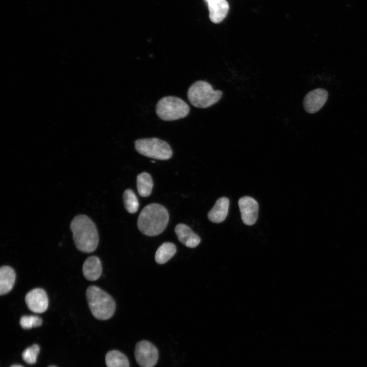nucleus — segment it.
I'll use <instances>...</instances> for the list:
<instances>
[{"mask_svg": "<svg viewBox=\"0 0 367 367\" xmlns=\"http://www.w3.org/2000/svg\"><path fill=\"white\" fill-rule=\"evenodd\" d=\"M169 221V214L166 208L158 203H151L145 206L140 212L137 221L140 231L147 236H156L166 228Z\"/></svg>", "mask_w": 367, "mask_h": 367, "instance_id": "f03ea898", "label": "nucleus"}, {"mask_svg": "<svg viewBox=\"0 0 367 367\" xmlns=\"http://www.w3.org/2000/svg\"><path fill=\"white\" fill-rule=\"evenodd\" d=\"M176 252V247L173 243H164L158 248L155 254V260L159 264H164L174 255Z\"/></svg>", "mask_w": 367, "mask_h": 367, "instance_id": "dca6fc26", "label": "nucleus"}, {"mask_svg": "<svg viewBox=\"0 0 367 367\" xmlns=\"http://www.w3.org/2000/svg\"><path fill=\"white\" fill-rule=\"evenodd\" d=\"M328 97L327 91L318 88L308 92L303 100L305 110L310 114L316 113L324 105Z\"/></svg>", "mask_w": 367, "mask_h": 367, "instance_id": "9d476101", "label": "nucleus"}, {"mask_svg": "<svg viewBox=\"0 0 367 367\" xmlns=\"http://www.w3.org/2000/svg\"><path fill=\"white\" fill-rule=\"evenodd\" d=\"M89 307L93 316L100 320H107L114 314L116 304L112 297L99 287L92 285L86 291Z\"/></svg>", "mask_w": 367, "mask_h": 367, "instance_id": "7ed1b4c3", "label": "nucleus"}, {"mask_svg": "<svg viewBox=\"0 0 367 367\" xmlns=\"http://www.w3.org/2000/svg\"><path fill=\"white\" fill-rule=\"evenodd\" d=\"M135 146L142 155L157 160H167L172 155L168 143L156 138L138 139L135 141Z\"/></svg>", "mask_w": 367, "mask_h": 367, "instance_id": "423d86ee", "label": "nucleus"}, {"mask_svg": "<svg viewBox=\"0 0 367 367\" xmlns=\"http://www.w3.org/2000/svg\"><path fill=\"white\" fill-rule=\"evenodd\" d=\"M153 183L151 175L142 172L137 177V188L139 194L142 197L149 196L152 191Z\"/></svg>", "mask_w": 367, "mask_h": 367, "instance_id": "a211bd4d", "label": "nucleus"}, {"mask_svg": "<svg viewBox=\"0 0 367 367\" xmlns=\"http://www.w3.org/2000/svg\"><path fill=\"white\" fill-rule=\"evenodd\" d=\"M107 367H129L127 357L118 350L108 352L105 358Z\"/></svg>", "mask_w": 367, "mask_h": 367, "instance_id": "f3484780", "label": "nucleus"}, {"mask_svg": "<svg viewBox=\"0 0 367 367\" xmlns=\"http://www.w3.org/2000/svg\"><path fill=\"white\" fill-rule=\"evenodd\" d=\"M124 205L126 210L129 213L134 214L138 209L139 204L137 197L131 189L125 190L123 195Z\"/></svg>", "mask_w": 367, "mask_h": 367, "instance_id": "6ab92c4d", "label": "nucleus"}, {"mask_svg": "<svg viewBox=\"0 0 367 367\" xmlns=\"http://www.w3.org/2000/svg\"><path fill=\"white\" fill-rule=\"evenodd\" d=\"M10 367H23V366H22V365H19V364H14V365L11 366Z\"/></svg>", "mask_w": 367, "mask_h": 367, "instance_id": "4be33fe9", "label": "nucleus"}, {"mask_svg": "<svg viewBox=\"0 0 367 367\" xmlns=\"http://www.w3.org/2000/svg\"><path fill=\"white\" fill-rule=\"evenodd\" d=\"M209 17L214 23L221 22L226 16L229 5L226 0H214L207 4Z\"/></svg>", "mask_w": 367, "mask_h": 367, "instance_id": "4468645a", "label": "nucleus"}, {"mask_svg": "<svg viewBox=\"0 0 367 367\" xmlns=\"http://www.w3.org/2000/svg\"><path fill=\"white\" fill-rule=\"evenodd\" d=\"M241 218L247 225H252L258 217V204L257 201L250 196L241 197L238 201Z\"/></svg>", "mask_w": 367, "mask_h": 367, "instance_id": "1a4fd4ad", "label": "nucleus"}, {"mask_svg": "<svg viewBox=\"0 0 367 367\" xmlns=\"http://www.w3.org/2000/svg\"><path fill=\"white\" fill-rule=\"evenodd\" d=\"M222 94L221 90H214L207 82L198 81L189 87L187 96L189 102L194 107L206 108L217 103Z\"/></svg>", "mask_w": 367, "mask_h": 367, "instance_id": "20e7f679", "label": "nucleus"}, {"mask_svg": "<svg viewBox=\"0 0 367 367\" xmlns=\"http://www.w3.org/2000/svg\"><path fill=\"white\" fill-rule=\"evenodd\" d=\"M178 240L186 247L193 248L200 243V237L185 224H178L175 228Z\"/></svg>", "mask_w": 367, "mask_h": 367, "instance_id": "9b49d317", "label": "nucleus"}, {"mask_svg": "<svg viewBox=\"0 0 367 367\" xmlns=\"http://www.w3.org/2000/svg\"><path fill=\"white\" fill-rule=\"evenodd\" d=\"M48 367H57V366H56L55 365H50V366H49Z\"/></svg>", "mask_w": 367, "mask_h": 367, "instance_id": "b1692460", "label": "nucleus"}, {"mask_svg": "<svg viewBox=\"0 0 367 367\" xmlns=\"http://www.w3.org/2000/svg\"><path fill=\"white\" fill-rule=\"evenodd\" d=\"M229 204V200L227 197L219 198L207 214L208 219L215 223L223 222L228 214Z\"/></svg>", "mask_w": 367, "mask_h": 367, "instance_id": "f8f14e48", "label": "nucleus"}, {"mask_svg": "<svg viewBox=\"0 0 367 367\" xmlns=\"http://www.w3.org/2000/svg\"><path fill=\"white\" fill-rule=\"evenodd\" d=\"M70 228L78 250L86 253L96 250L99 241L98 233L95 224L90 218L85 215L75 216L70 223Z\"/></svg>", "mask_w": 367, "mask_h": 367, "instance_id": "f257e3e1", "label": "nucleus"}, {"mask_svg": "<svg viewBox=\"0 0 367 367\" xmlns=\"http://www.w3.org/2000/svg\"><path fill=\"white\" fill-rule=\"evenodd\" d=\"M83 273L86 279L95 281L99 278L102 273V265L100 259L96 256L88 257L83 266Z\"/></svg>", "mask_w": 367, "mask_h": 367, "instance_id": "ddd939ff", "label": "nucleus"}, {"mask_svg": "<svg viewBox=\"0 0 367 367\" xmlns=\"http://www.w3.org/2000/svg\"><path fill=\"white\" fill-rule=\"evenodd\" d=\"M25 301L28 308L35 313L45 312L48 306V299L45 291L36 288L29 292L25 297Z\"/></svg>", "mask_w": 367, "mask_h": 367, "instance_id": "6e6552de", "label": "nucleus"}, {"mask_svg": "<svg viewBox=\"0 0 367 367\" xmlns=\"http://www.w3.org/2000/svg\"><path fill=\"white\" fill-rule=\"evenodd\" d=\"M42 323L41 318L36 316H23L20 319V325L25 329L40 326Z\"/></svg>", "mask_w": 367, "mask_h": 367, "instance_id": "412c9836", "label": "nucleus"}, {"mask_svg": "<svg viewBox=\"0 0 367 367\" xmlns=\"http://www.w3.org/2000/svg\"><path fill=\"white\" fill-rule=\"evenodd\" d=\"M135 356L141 367H154L158 360L159 352L150 342L141 340L136 345Z\"/></svg>", "mask_w": 367, "mask_h": 367, "instance_id": "0eeeda50", "label": "nucleus"}, {"mask_svg": "<svg viewBox=\"0 0 367 367\" xmlns=\"http://www.w3.org/2000/svg\"><path fill=\"white\" fill-rule=\"evenodd\" d=\"M16 279V274L12 268L4 266L0 268V295H4L12 289Z\"/></svg>", "mask_w": 367, "mask_h": 367, "instance_id": "2eb2a0df", "label": "nucleus"}, {"mask_svg": "<svg viewBox=\"0 0 367 367\" xmlns=\"http://www.w3.org/2000/svg\"><path fill=\"white\" fill-rule=\"evenodd\" d=\"M205 1L207 3V4H208V3L213 2V1H214V0H205Z\"/></svg>", "mask_w": 367, "mask_h": 367, "instance_id": "5701e85b", "label": "nucleus"}, {"mask_svg": "<svg viewBox=\"0 0 367 367\" xmlns=\"http://www.w3.org/2000/svg\"><path fill=\"white\" fill-rule=\"evenodd\" d=\"M39 351V346L37 344H34L23 351L22 353V359L28 364H34L36 362Z\"/></svg>", "mask_w": 367, "mask_h": 367, "instance_id": "aec40b11", "label": "nucleus"}, {"mask_svg": "<svg viewBox=\"0 0 367 367\" xmlns=\"http://www.w3.org/2000/svg\"><path fill=\"white\" fill-rule=\"evenodd\" d=\"M190 111L188 104L182 99L168 96L162 98L156 106L158 117L164 121L176 120L186 117Z\"/></svg>", "mask_w": 367, "mask_h": 367, "instance_id": "39448f33", "label": "nucleus"}]
</instances>
